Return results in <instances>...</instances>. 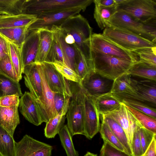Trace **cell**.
I'll return each instance as SVG.
<instances>
[{"mask_svg": "<svg viewBox=\"0 0 156 156\" xmlns=\"http://www.w3.org/2000/svg\"><path fill=\"white\" fill-rule=\"evenodd\" d=\"M66 34L71 35L75 46L87 58L92 60L91 38L92 29L87 20L78 14L68 18L59 27Z\"/></svg>", "mask_w": 156, "mask_h": 156, "instance_id": "cell-1", "label": "cell"}, {"mask_svg": "<svg viewBox=\"0 0 156 156\" xmlns=\"http://www.w3.org/2000/svg\"><path fill=\"white\" fill-rule=\"evenodd\" d=\"M30 25L0 28V34L9 41L20 48L26 37L28 29Z\"/></svg>", "mask_w": 156, "mask_h": 156, "instance_id": "cell-26", "label": "cell"}, {"mask_svg": "<svg viewBox=\"0 0 156 156\" xmlns=\"http://www.w3.org/2000/svg\"><path fill=\"white\" fill-rule=\"evenodd\" d=\"M102 34L115 44L131 52L141 48L156 47V43L120 27H107Z\"/></svg>", "mask_w": 156, "mask_h": 156, "instance_id": "cell-4", "label": "cell"}, {"mask_svg": "<svg viewBox=\"0 0 156 156\" xmlns=\"http://www.w3.org/2000/svg\"><path fill=\"white\" fill-rule=\"evenodd\" d=\"M18 107L0 106V126L12 137L16 127L20 123Z\"/></svg>", "mask_w": 156, "mask_h": 156, "instance_id": "cell-21", "label": "cell"}, {"mask_svg": "<svg viewBox=\"0 0 156 156\" xmlns=\"http://www.w3.org/2000/svg\"><path fill=\"white\" fill-rule=\"evenodd\" d=\"M117 11L143 23H156V0H122L117 5Z\"/></svg>", "mask_w": 156, "mask_h": 156, "instance_id": "cell-7", "label": "cell"}, {"mask_svg": "<svg viewBox=\"0 0 156 156\" xmlns=\"http://www.w3.org/2000/svg\"><path fill=\"white\" fill-rule=\"evenodd\" d=\"M96 108L100 115H105L114 111L121 106V100L110 92L94 98Z\"/></svg>", "mask_w": 156, "mask_h": 156, "instance_id": "cell-23", "label": "cell"}, {"mask_svg": "<svg viewBox=\"0 0 156 156\" xmlns=\"http://www.w3.org/2000/svg\"><path fill=\"white\" fill-rule=\"evenodd\" d=\"M94 0H25L22 14L37 16L44 13L80 7L83 11Z\"/></svg>", "mask_w": 156, "mask_h": 156, "instance_id": "cell-3", "label": "cell"}, {"mask_svg": "<svg viewBox=\"0 0 156 156\" xmlns=\"http://www.w3.org/2000/svg\"><path fill=\"white\" fill-rule=\"evenodd\" d=\"M83 10L75 7L42 13L37 16L36 20L29 27L28 31L46 29L51 30L54 27H59L68 18L79 14Z\"/></svg>", "mask_w": 156, "mask_h": 156, "instance_id": "cell-8", "label": "cell"}, {"mask_svg": "<svg viewBox=\"0 0 156 156\" xmlns=\"http://www.w3.org/2000/svg\"><path fill=\"white\" fill-rule=\"evenodd\" d=\"M70 98V97H67L61 111L46 122L44 129V135L46 138H54L64 125L65 116L69 107Z\"/></svg>", "mask_w": 156, "mask_h": 156, "instance_id": "cell-22", "label": "cell"}, {"mask_svg": "<svg viewBox=\"0 0 156 156\" xmlns=\"http://www.w3.org/2000/svg\"><path fill=\"white\" fill-rule=\"evenodd\" d=\"M16 143L13 137L0 126V154L15 156Z\"/></svg>", "mask_w": 156, "mask_h": 156, "instance_id": "cell-31", "label": "cell"}, {"mask_svg": "<svg viewBox=\"0 0 156 156\" xmlns=\"http://www.w3.org/2000/svg\"><path fill=\"white\" fill-rule=\"evenodd\" d=\"M94 4V17L98 27L101 30L108 26V22L117 11V6L106 7Z\"/></svg>", "mask_w": 156, "mask_h": 156, "instance_id": "cell-30", "label": "cell"}, {"mask_svg": "<svg viewBox=\"0 0 156 156\" xmlns=\"http://www.w3.org/2000/svg\"><path fill=\"white\" fill-rule=\"evenodd\" d=\"M35 15L21 14L14 16L0 15V28L30 25L37 19Z\"/></svg>", "mask_w": 156, "mask_h": 156, "instance_id": "cell-24", "label": "cell"}, {"mask_svg": "<svg viewBox=\"0 0 156 156\" xmlns=\"http://www.w3.org/2000/svg\"><path fill=\"white\" fill-rule=\"evenodd\" d=\"M94 71L114 80L128 71L135 63L117 57L91 51Z\"/></svg>", "mask_w": 156, "mask_h": 156, "instance_id": "cell-2", "label": "cell"}, {"mask_svg": "<svg viewBox=\"0 0 156 156\" xmlns=\"http://www.w3.org/2000/svg\"><path fill=\"white\" fill-rule=\"evenodd\" d=\"M25 0H0V15L14 16L22 14Z\"/></svg>", "mask_w": 156, "mask_h": 156, "instance_id": "cell-33", "label": "cell"}, {"mask_svg": "<svg viewBox=\"0 0 156 156\" xmlns=\"http://www.w3.org/2000/svg\"><path fill=\"white\" fill-rule=\"evenodd\" d=\"M38 31V50L35 63L41 64L45 62L51 48L53 39V34L52 31L48 30L41 29Z\"/></svg>", "mask_w": 156, "mask_h": 156, "instance_id": "cell-25", "label": "cell"}, {"mask_svg": "<svg viewBox=\"0 0 156 156\" xmlns=\"http://www.w3.org/2000/svg\"><path fill=\"white\" fill-rule=\"evenodd\" d=\"M99 156H131L113 146L106 141L104 143L100 151Z\"/></svg>", "mask_w": 156, "mask_h": 156, "instance_id": "cell-45", "label": "cell"}, {"mask_svg": "<svg viewBox=\"0 0 156 156\" xmlns=\"http://www.w3.org/2000/svg\"><path fill=\"white\" fill-rule=\"evenodd\" d=\"M55 61L61 62L64 64L65 59L62 51L57 39L53 35L52 45L44 62L52 63Z\"/></svg>", "mask_w": 156, "mask_h": 156, "instance_id": "cell-43", "label": "cell"}, {"mask_svg": "<svg viewBox=\"0 0 156 156\" xmlns=\"http://www.w3.org/2000/svg\"><path fill=\"white\" fill-rule=\"evenodd\" d=\"M78 55L76 62V73L82 80L94 70V66L92 60L85 57L78 49Z\"/></svg>", "mask_w": 156, "mask_h": 156, "instance_id": "cell-37", "label": "cell"}, {"mask_svg": "<svg viewBox=\"0 0 156 156\" xmlns=\"http://www.w3.org/2000/svg\"><path fill=\"white\" fill-rule=\"evenodd\" d=\"M20 99L18 96L13 95L0 98V106L9 107L19 105Z\"/></svg>", "mask_w": 156, "mask_h": 156, "instance_id": "cell-47", "label": "cell"}, {"mask_svg": "<svg viewBox=\"0 0 156 156\" xmlns=\"http://www.w3.org/2000/svg\"><path fill=\"white\" fill-rule=\"evenodd\" d=\"M156 47L145 48L135 50L133 51L139 58V61L156 66Z\"/></svg>", "mask_w": 156, "mask_h": 156, "instance_id": "cell-39", "label": "cell"}, {"mask_svg": "<svg viewBox=\"0 0 156 156\" xmlns=\"http://www.w3.org/2000/svg\"><path fill=\"white\" fill-rule=\"evenodd\" d=\"M156 81L144 78L138 80L131 75V84L135 94L133 95H115L125 98L141 102L152 108H156Z\"/></svg>", "mask_w": 156, "mask_h": 156, "instance_id": "cell-9", "label": "cell"}, {"mask_svg": "<svg viewBox=\"0 0 156 156\" xmlns=\"http://www.w3.org/2000/svg\"><path fill=\"white\" fill-rule=\"evenodd\" d=\"M84 156H98L97 154H94L90 152H87Z\"/></svg>", "mask_w": 156, "mask_h": 156, "instance_id": "cell-53", "label": "cell"}, {"mask_svg": "<svg viewBox=\"0 0 156 156\" xmlns=\"http://www.w3.org/2000/svg\"><path fill=\"white\" fill-rule=\"evenodd\" d=\"M131 75L156 81V66L138 61L129 70Z\"/></svg>", "mask_w": 156, "mask_h": 156, "instance_id": "cell-28", "label": "cell"}, {"mask_svg": "<svg viewBox=\"0 0 156 156\" xmlns=\"http://www.w3.org/2000/svg\"><path fill=\"white\" fill-rule=\"evenodd\" d=\"M110 93L115 95H134L135 93L131 84L130 75L126 73L114 80Z\"/></svg>", "mask_w": 156, "mask_h": 156, "instance_id": "cell-29", "label": "cell"}, {"mask_svg": "<svg viewBox=\"0 0 156 156\" xmlns=\"http://www.w3.org/2000/svg\"><path fill=\"white\" fill-rule=\"evenodd\" d=\"M42 80V93L39 99L36 100L42 121L47 122L58 114L54 106V98L55 92L49 87L40 64L37 63Z\"/></svg>", "mask_w": 156, "mask_h": 156, "instance_id": "cell-12", "label": "cell"}, {"mask_svg": "<svg viewBox=\"0 0 156 156\" xmlns=\"http://www.w3.org/2000/svg\"><path fill=\"white\" fill-rule=\"evenodd\" d=\"M62 145L67 156H79L74 147L71 135L67 125H64L58 133Z\"/></svg>", "mask_w": 156, "mask_h": 156, "instance_id": "cell-34", "label": "cell"}, {"mask_svg": "<svg viewBox=\"0 0 156 156\" xmlns=\"http://www.w3.org/2000/svg\"><path fill=\"white\" fill-rule=\"evenodd\" d=\"M0 74L17 82L20 80L12 63L9 55L0 60Z\"/></svg>", "mask_w": 156, "mask_h": 156, "instance_id": "cell-41", "label": "cell"}, {"mask_svg": "<svg viewBox=\"0 0 156 156\" xmlns=\"http://www.w3.org/2000/svg\"><path fill=\"white\" fill-rule=\"evenodd\" d=\"M52 147L26 134L16 142L15 156H51Z\"/></svg>", "mask_w": 156, "mask_h": 156, "instance_id": "cell-13", "label": "cell"}, {"mask_svg": "<svg viewBox=\"0 0 156 156\" xmlns=\"http://www.w3.org/2000/svg\"><path fill=\"white\" fill-rule=\"evenodd\" d=\"M0 156H2L0 154Z\"/></svg>", "mask_w": 156, "mask_h": 156, "instance_id": "cell-54", "label": "cell"}, {"mask_svg": "<svg viewBox=\"0 0 156 156\" xmlns=\"http://www.w3.org/2000/svg\"><path fill=\"white\" fill-rule=\"evenodd\" d=\"M139 134L143 154L147 149L153 138L156 136L154 133L146 129L144 127L139 128Z\"/></svg>", "mask_w": 156, "mask_h": 156, "instance_id": "cell-44", "label": "cell"}, {"mask_svg": "<svg viewBox=\"0 0 156 156\" xmlns=\"http://www.w3.org/2000/svg\"><path fill=\"white\" fill-rule=\"evenodd\" d=\"M143 127L141 124L136 126L133 137L132 150L133 156H141L143 154L139 134V128Z\"/></svg>", "mask_w": 156, "mask_h": 156, "instance_id": "cell-46", "label": "cell"}, {"mask_svg": "<svg viewBox=\"0 0 156 156\" xmlns=\"http://www.w3.org/2000/svg\"><path fill=\"white\" fill-rule=\"evenodd\" d=\"M110 26L125 29L156 43V23H144L137 21L124 12L117 11L115 12L108 22L107 27Z\"/></svg>", "mask_w": 156, "mask_h": 156, "instance_id": "cell-5", "label": "cell"}, {"mask_svg": "<svg viewBox=\"0 0 156 156\" xmlns=\"http://www.w3.org/2000/svg\"><path fill=\"white\" fill-rule=\"evenodd\" d=\"M94 3L98 5L106 7L117 6L115 0H94Z\"/></svg>", "mask_w": 156, "mask_h": 156, "instance_id": "cell-51", "label": "cell"}, {"mask_svg": "<svg viewBox=\"0 0 156 156\" xmlns=\"http://www.w3.org/2000/svg\"><path fill=\"white\" fill-rule=\"evenodd\" d=\"M64 34H65L64 39L66 42L69 44L74 45L75 41L73 36L70 34H66L65 33Z\"/></svg>", "mask_w": 156, "mask_h": 156, "instance_id": "cell-52", "label": "cell"}, {"mask_svg": "<svg viewBox=\"0 0 156 156\" xmlns=\"http://www.w3.org/2000/svg\"><path fill=\"white\" fill-rule=\"evenodd\" d=\"M113 80L104 77L94 70L86 76L79 84L88 95L96 98L110 92Z\"/></svg>", "mask_w": 156, "mask_h": 156, "instance_id": "cell-11", "label": "cell"}, {"mask_svg": "<svg viewBox=\"0 0 156 156\" xmlns=\"http://www.w3.org/2000/svg\"><path fill=\"white\" fill-rule=\"evenodd\" d=\"M9 55L16 72L20 80L22 78L23 66L20 48L14 44L9 42Z\"/></svg>", "mask_w": 156, "mask_h": 156, "instance_id": "cell-35", "label": "cell"}, {"mask_svg": "<svg viewBox=\"0 0 156 156\" xmlns=\"http://www.w3.org/2000/svg\"><path fill=\"white\" fill-rule=\"evenodd\" d=\"M125 105L129 111L144 128L156 134V119L129 106Z\"/></svg>", "mask_w": 156, "mask_h": 156, "instance_id": "cell-36", "label": "cell"}, {"mask_svg": "<svg viewBox=\"0 0 156 156\" xmlns=\"http://www.w3.org/2000/svg\"><path fill=\"white\" fill-rule=\"evenodd\" d=\"M118 98L121 100L122 103L125 105L129 106L156 119V108H152L141 102L134 100Z\"/></svg>", "mask_w": 156, "mask_h": 156, "instance_id": "cell-40", "label": "cell"}, {"mask_svg": "<svg viewBox=\"0 0 156 156\" xmlns=\"http://www.w3.org/2000/svg\"><path fill=\"white\" fill-rule=\"evenodd\" d=\"M13 95L19 97L23 95L19 82L0 74V98Z\"/></svg>", "mask_w": 156, "mask_h": 156, "instance_id": "cell-32", "label": "cell"}, {"mask_svg": "<svg viewBox=\"0 0 156 156\" xmlns=\"http://www.w3.org/2000/svg\"><path fill=\"white\" fill-rule=\"evenodd\" d=\"M19 106L21 114L29 122L36 126L43 122L35 99L30 92H25L21 97Z\"/></svg>", "mask_w": 156, "mask_h": 156, "instance_id": "cell-19", "label": "cell"}, {"mask_svg": "<svg viewBox=\"0 0 156 156\" xmlns=\"http://www.w3.org/2000/svg\"><path fill=\"white\" fill-rule=\"evenodd\" d=\"M38 30L28 31L26 37L20 48L24 67L35 63L38 50Z\"/></svg>", "mask_w": 156, "mask_h": 156, "instance_id": "cell-17", "label": "cell"}, {"mask_svg": "<svg viewBox=\"0 0 156 156\" xmlns=\"http://www.w3.org/2000/svg\"><path fill=\"white\" fill-rule=\"evenodd\" d=\"M71 91L72 94L66 113L67 126L72 136L84 134V92L78 84V87Z\"/></svg>", "mask_w": 156, "mask_h": 156, "instance_id": "cell-6", "label": "cell"}, {"mask_svg": "<svg viewBox=\"0 0 156 156\" xmlns=\"http://www.w3.org/2000/svg\"><path fill=\"white\" fill-rule=\"evenodd\" d=\"M51 30L60 44L64 56L65 64L76 73V62L78 55L77 48L74 44L70 45L66 42L64 39L65 34L59 27H54Z\"/></svg>", "mask_w": 156, "mask_h": 156, "instance_id": "cell-20", "label": "cell"}, {"mask_svg": "<svg viewBox=\"0 0 156 156\" xmlns=\"http://www.w3.org/2000/svg\"><path fill=\"white\" fill-rule=\"evenodd\" d=\"M91 50L117 57L136 62L139 58L135 54L115 44L102 34L92 33L91 38Z\"/></svg>", "mask_w": 156, "mask_h": 156, "instance_id": "cell-10", "label": "cell"}, {"mask_svg": "<svg viewBox=\"0 0 156 156\" xmlns=\"http://www.w3.org/2000/svg\"><path fill=\"white\" fill-rule=\"evenodd\" d=\"M103 115L113 119L120 125L126 135L132 149L135 129L137 125L141 124L129 111L125 105L122 103L118 109Z\"/></svg>", "mask_w": 156, "mask_h": 156, "instance_id": "cell-16", "label": "cell"}, {"mask_svg": "<svg viewBox=\"0 0 156 156\" xmlns=\"http://www.w3.org/2000/svg\"><path fill=\"white\" fill-rule=\"evenodd\" d=\"M24 82L30 93L36 100L41 97L42 93V80L38 65L35 63L24 67Z\"/></svg>", "mask_w": 156, "mask_h": 156, "instance_id": "cell-18", "label": "cell"}, {"mask_svg": "<svg viewBox=\"0 0 156 156\" xmlns=\"http://www.w3.org/2000/svg\"><path fill=\"white\" fill-rule=\"evenodd\" d=\"M83 92L84 108L83 135L88 139L90 140L99 131L100 114L96 108L94 99L84 91Z\"/></svg>", "mask_w": 156, "mask_h": 156, "instance_id": "cell-14", "label": "cell"}, {"mask_svg": "<svg viewBox=\"0 0 156 156\" xmlns=\"http://www.w3.org/2000/svg\"><path fill=\"white\" fill-rule=\"evenodd\" d=\"M99 132L104 141H106L115 147L127 153L125 148L109 127L102 121Z\"/></svg>", "mask_w": 156, "mask_h": 156, "instance_id": "cell-38", "label": "cell"}, {"mask_svg": "<svg viewBox=\"0 0 156 156\" xmlns=\"http://www.w3.org/2000/svg\"><path fill=\"white\" fill-rule=\"evenodd\" d=\"M52 63L57 70L67 80L80 84L81 79L80 76L73 70L63 62L55 61Z\"/></svg>", "mask_w": 156, "mask_h": 156, "instance_id": "cell-42", "label": "cell"}, {"mask_svg": "<svg viewBox=\"0 0 156 156\" xmlns=\"http://www.w3.org/2000/svg\"><path fill=\"white\" fill-rule=\"evenodd\" d=\"M67 97L64 94L55 92L54 98V105L58 114L62 110Z\"/></svg>", "mask_w": 156, "mask_h": 156, "instance_id": "cell-48", "label": "cell"}, {"mask_svg": "<svg viewBox=\"0 0 156 156\" xmlns=\"http://www.w3.org/2000/svg\"><path fill=\"white\" fill-rule=\"evenodd\" d=\"M101 120L104 122L115 135L125 148L127 154L133 156L132 149L130 146L126 135L120 125L115 120L102 115Z\"/></svg>", "mask_w": 156, "mask_h": 156, "instance_id": "cell-27", "label": "cell"}, {"mask_svg": "<svg viewBox=\"0 0 156 156\" xmlns=\"http://www.w3.org/2000/svg\"><path fill=\"white\" fill-rule=\"evenodd\" d=\"M9 42L0 34V60L9 55Z\"/></svg>", "mask_w": 156, "mask_h": 156, "instance_id": "cell-49", "label": "cell"}, {"mask_svg": "<svg viewBox=\"0 0 156 156\" xmlns=\"http://www.w3.org/2000/svg\"><path fill=\"white\" fill-rule=\"evenodd\" d=\"M141 156H156V136L153 138L151 144L145 152Z\"/></svg>", "mask_w": 156, "mask_h": 156, "instance_id": "cell-50", "label": "cell"}, {"mask_svg": "<svg viewBox=\"0 0 156 156\" xmlns=\"http://www.w3.org/2000/svg\"><path fill=\"white\" fill-rule=\"evenodd\" d=\"M45 77L51 90L54 92L64 94L71 98V89L66 79L51 63L44 62L40 64Z\"/></svg>", "mask_w": 156, "mask_h": 156, "instance_id": "cell-15", "label": "cell"}]
</instances>
